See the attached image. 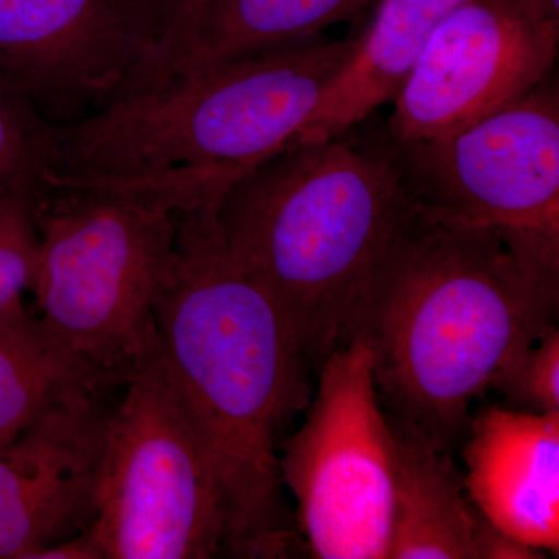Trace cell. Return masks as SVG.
Listing matches in <instances>:
<instances>
[{
	"label": "cell",
	"instance_id": "obj_1",
	"mask_svg": "<svg viewBox=\"0 0 559 559\" xmlns=\"http://www.w3.org/2000/svg\"><path fill=\"white\" fill-rule=\"evenodd\" d=\"M216 204L178 213L157 348L223 489L226 554L285 558L294 536L275 440L310 406V362L270 294L231 259Z\"/></svg>",
	"mask_w": 559,
	"mask_h": 559
},
{
	"label": "cell",
	"instance_id": "obj_2",
	"mask_svg": "<svg viewBox=\"0 0 559 559\" xmlns=\"http://www.w3.org/2000/svg\"><path fill=\"white\" fill-rule=\"evenodd\" d=\"M559 286L538 277L498 231L419 204L342 323L371 352L395 428L454 452L471 403L555 326Z\"/></svg>",
	"mask_w": 559,
	"mask_h": 559
},
{
	"label": "cell",
	"instance_id": "obj_3",
	"mask_svg": "<svg viewBox=\"0 0 559 559\" xmlns=\"http://www.w3.org/2000/svg\"><path fill=\"white\" fill-rule=\"evenodd\" d=\"M358 36L325 35L175 76L58 127L51 183L150 191L178 212L296 143Z\"/></svg>",
	"mask_w": 559,
	"mask_h": 559
},
{
	"label": "cell",
	"instance_id": "obj_4",
	"mask_svg": "<svg viewBox=\"0 0 559 559\" xmlns=\"http://www.w3.org/2000/svg\"><path fill=\"white\" fill-rule=\"evenodd\" d=\"M419 209L384 127L294 143L216 204L231 259L270 294L316 371Z\"/></svg>",
	"mask_w": 559,
	"mask_h": 559
},
{
	"label": "cell",
	"instance_id": "obj_5",
	"mask_svg": "<svg viewBox=\"0 0 559 559\" xmlns=\"http://www.w3.org/2000/svg\"><path fill=\"white\" fill-rule=\"evenodd\" d=\"M35 218L40 325L103 388L127 384L157 348L178 212L150 191L50 183Z\"/></svg>",
	"mask_w": 559,
	"mask_h": 559
},
{
	"label": "cell",
	"instance_id": "obj_6",
	"mask_svg": "<svg viewBox=\"0 0 559 559\" xmlns=\"http://www.w3.org/2000/svg\"><path fill=\"white\" fill-rule=\"evenodd\" d=\"M110 412L91 533L105 559L226 554L229 518L215 469L180 406L159 348Z\"/></svg>",
	"mask_w": 559,
	"mask_h": 559
},
{
	"label": "cell",
	"instance_id": "obj_7",
	"mask_svg": "<svg viewBox=\"0 0 559 559\" xmlns=\"http://www.w3.org/2000/svg\"><path fill=\"white\" fill-rule=\"evenodd\" d=\"M390 142L423 207L498 231L530 271L559 286V91L554 76L455 134L407 145Z\"/></svg>",
	"mask_w": 559,
	"mask_h": 559
},
{
	"label": "cell",
	"instance_id": "obj_8",
	"mask_svg": "<svg viewBox=\"0 0 559 559\" xmlns=\"http://www.w3.org/2000/svg\"><path fill=\"white\" fill-rule=\"evenodd\" d=\"M307 419L283 443L280 479L297 500L299 532L319 559H389L396 440L370 348L341 342L320 367Z\"/></svg>",
	"mask_w": 559,
	"mask_h": 559
},
{
	"label": "cell",
	"instance_id": "obj_9",
	"mask_svg": "<svg viewBox=\"0 0 559 559\" xmlns=\"http://www.w3.org/2000/svg\"><path fill=\"white\" fill-rule=\"evenodd\" d=\"M558 44L559 21L535 0H468L426 40L385 134L430 142L509 108L549 79Z\"/></svg>",
	"mask_w": 559,
	"mask_h": 559
},
{
	"label": "cell",
	"instance_id": "obj_10",
	"mask_svg": "<svg viewBox=\"0 0 559 559\" xmlns=\"http://www.w3.org/2000/svg\"><path fill=\"white\" fill-rule=\"evenodd\" d=\"M159 36L140 0H0V73L73 123L127 90Z\"/></svg>",
	"mask_w": 559,
	"mask_h": 559
},
{
	"label": "cell",
	"instance_id": "obj_11",
	"mask_svg": "<svg viewBox=\"0 0 559 559\" xmlns=\"http://www.w3.org/2000/svg\"><path fill=\"white\" fill-rule=\"evenodd\" d=\"M103 395L70 393L0 448V559H33L97 520L110 415Z\"/></svg>",
	"mask_w": 559,
	"mask_h": 559
},
{
	"label": "cell",
	"instance_id": "obj_12",
	"mask_svg": "<svg viewBox=\"0 0 559 559\" xmlns=\"http://www.w3.org/2000/svg\"><path fill=\"white\" fill-rule=\"evenodd\" d=\"M465 440L471 503L507 535L558 555L559 414L485 407Z\"/></svg>",
	"mask_w": 559,
	"mask_h": 559
},
{
	"label": "cell",
	"instance_id": "obj_13",
	"mask_svg": "<svg viewBox=\"0 0 559 559\" xmlns=\"http://www.w3.org/2000/svg\"><path fill=\"white\" fill-rule=\"evenodd\" d=\"M378 0H194L167 28L119 97L159 81L323 35ZM117 97V98H119Z\"/></svg>",
	"mask_w": 559,
	"mask_h": 559
},
{
	"label": "cell",
	"instance_id": "obj_14",
	"mask_svg": "<svg viewBox=\"0 0 559 559\" xmlns=\"http://www.w3.org/2000/svg\"><path fill=\"white\" fill-rule=\"evenodd\" d=\"M468 0H378L352 60L296 143L336 138L393 100L432 32Z\"/></svg>",
	"mask_w": 559,
	"mask_h": 559
},
{
	"label": "cell",
	"instance_id": "obj_15",
	"mask_svg": "<svg viewBox=\"0 0 559 559\" xmlns=\"http://www.w3.org/2000/svg\"><path fill=\"white\" fill-rule=\"evenodd\" d=\"M396 477L389 559H480L484 516L452 454L395 428Z\"/></svg>",
	"mask_w": 559,
	"mask_h": 559
},
{
	"label": "cell",
	"instance_id": "obj_16",
	"mask_svg": "<svg viewBox=\"0 0 559 559\" xmlns=\"http://www.w3.org/2000/svg\"><path fill=\"white\" fill-rule=\"evenodd\" d=\"M79 390L108 389L70 358L24 305L0 312V448Z\"/></svg>",
	"mask_w": 559,
	"mask_h": 559
},
{
	"label": "cell",
	"instance_id": "obj_17",
	"mask_svg": "<svg viewBox=\"0 0 559 559\" xmlns=\"http://www.w3.org/2000/svg\"><path fill=\"white\" fill-rule=\"evenodd\" d=\"M57 164V124L0 73V198L44 189Z\"/></svg>",
	"mask_w": 559,
	"mask_h": 559
},
{
	"label": "cell",
	"instance_id": "obj_18",
	"mask_svg": "<svg viewBox=\"0 0 559 559\" xmlns=\"http://www.w3.org/2000/svg\"><path fill=\"white\" fill-rule=\"evenodd\" d=\"M38 193L16 191L0 198V312L22 304V293L32 289L39 252Z\"/></svg>",
	"mask_w": 559,
	"mask_h": 559
},
{
	"label": "cell",
	"instance_id": "obj_19",
	"mask_svg": "<svg viewBox=\"0 0 559 559\" xmlns=\"http://www.w3.org/2000/svg\"><path fill=\"white\" fill-rule=\"evenodd\" d=\"M509 409L559 414V330L551 326L492 380Z\"/></svg>",
	"mask_w": 559,
	"mask_h": 559
},
{
	"label": "cell",
	"instance_id": "obj_20",
	"mask_svg": "<svg viewBox=\"0 0 559 559\" xmlns=\"http://www.w3.org/2000/svg\"><path fill=\"white\" fill-rule=\"evenodd\" d=\"M33 559H105L91 530L39 550Z\"/></svg>",
	"mask_w": 559,
	"mask_h": 559
},
{
	"label": "cell",
	"instance_id": "obj_21",
	"mask_svg": "<svg viewBox=\"0 0 559 559\" xmlns=\"http://www.w3.org/2000/svg\"><path fill=\"white\" fill-rule=\"evenodd\" d=\"M140 2L146 7V10L150 11L151 16H153L154 21H156L162 36V33L167 31L173 22L178 20L180 14L189 9L194 0H140Z\"/></svg>",
	"mask_w": 559,
	"mask_h": 559
},
{
	"label": "cell",
	"instance_id": "obj_22",
	"mask_svg": "<svg viewBox=\"0 0 559 559\" xmlns=\"http://www.w3.org/2000/svg\"><path fill=\"white\" fill-rule=\"evenodd\" d=\"M535 2L549 14L551 20L559 21V0H535Z\"/></svg>",
	"mask_w": 559,
	"mask_h": 559
}]
</instances>
